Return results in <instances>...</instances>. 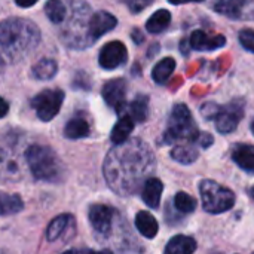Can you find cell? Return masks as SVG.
Masks as SVG:
<instances>
[{
	"instance_id": "1",
	"label": "cell",
	"mask_w": 254,
	"mask_h": 254,
	"mask_svg": "<svg viewBox=\"0 0 254 254\" xmlns=\"http://www.w3.org/2000/svg\"><path fill=\"white\" fill-rule=\"evenodd\" d=\"M103 170L106 182L116 193L132 195L155 170V158L144 141L132 138L109 152Z\"/></svg>"
},
{
	"instance_id": "2",
	"label": "cell",
	"mask_w": 254,
	"mask_h": 254,
	"mask_svg": "<svg viewBox=\"0 0 254 254\" xmlns=\"http://www.w3.org/2000/svg\"><path fill=\"white\" fill-rule=\"evenodd\" d=\"M40 31L28 19L9 18L0 22V60L16 63L39 45Z\"/></svg>"
},
{
	"instance_id": "3",
	"label": "cell",
	"mask_w": 254,
	"mask_h": 254,
	"mask_svg": "<svg viewBox=\"0 0 254 254\" xmlns=\"http://www.w3.org/2000/svg\"><path fill=\"white\" fill-rule=\"evenodd\" d=\"M25 161L30 167L31 174L37 180L55 182L63 173V164L57 153L46 146L33 144L25 152Z\"/></svg>"
},
{
	"instance_id": "4",
	"label": "cell",
	"mask_w": 254,
	"mask_h": 254,
	"mask_svg": "<svg viewBox=\"0 0 254 254\" xmlns=\"http://www.w3.org/2000/svg\"><path fill=\"white\" fill-rule=\"evenodd\" d=\"M199 137V131L196 124L193 122L192 113L185 104L174 106L167 131L164 134V143H176V141H186L195 143Z\"/></svg>"
},
{
	"instance_id": "5",
	"label": "cell",
	"mask_w": 254,
	"mask_h": 254,
	"mask_svg": "<svg viewBox=\"0 0 254 254\" xmlns=\"http://www.w3.org/2000/svg\"><path fill=\"white\" fill-rule=\"evenodd\" d=\"M204 210L211 214H220L231 210L235 204V195L231 189L213 180H202L199 185Z\"/></svg>"
},
{
	"instance_id": "6",
	"label": "cell",
	"mask_w": 254,
	"mask_h": 254,
	"mask_svg": "<svg viewBox=\"0 0 254 254\" xmlns=\"http://www.w3.org/2000/svg\"><path fill=\"white\" fill-rule=\"evenodd\" d=\"M64 101V92L61 89H45L33 98V107L40 121H52Z\"/></svg>"
},
{
	"instance_id": "7",
	"label": "cell",
	"mask_w": 254,
	"mask_h": 254,
	"mask_svg": "<svg viewBox=\"0 0 254 254\" xmlns=\"http://www.w3.org/2000/svg\"><path fill=\"white\" fill-rule=\"evenodd\" d=\"M244 116V101L235 100L226 106H222L214 118L216 128L222 134H229L237 129L240 121Z\"/></svg>"
},
{
	"instance_id": "8",
	"label": "cell",
	"mask_w": 254,
	"mask_h": 254,
	"mask_svg": "<svg viewBox=\"0 0 254 254\" xmlns=\"http://www.w3.org/2000/svg\"><path fill=\"white\" fill-rule=\"evenodd\" d=\"M127 57H128V52H127L125 45L122 42L113 40V42L106 43L101 48L100 55H98V61H100V65L103 68L113 70V68L122 65L127 61Z\"/></svg>"
},
{
	"instance_id": "9",
	"label": "cell",
	"mask_w": 254,
	"mask_h": 254,
	"mask_svg": "<svg viewBox=\"0 0 254 254\" xmlns=\"http://www.w3.org/2000/svg\"><path fill=\"white\" fill-rule=\"evenodd\" d=\"M118 24V19L106 12V10H100L95 12L94 15H91L89 21H88V37L92 42H95L97 39H100L103 34L109 33L110 30H113Z\"/></svg>"
},
{
	"instance_id": "10",
	"label": "cell",
	"mask_w": 254,
	"mask_h": 254,
	"mask_svg": "<svg viewBox=\"0 0 254 254\" xmlns=\"http://www.w3.org/2000/svg\"><path fill=\"white\" fill-rule=\"evenodd\" d=\"M103 98L110 106L115 107L118 113L124 112L125 95H127V83L124 79H113L104 83L103 86Z\"/></svg>"
},
{
	"instance_id": "11",
	"label": "cell",
	"mask_w": 254,
	"mask_h": 254,
	"mask_svg": "<svg viewBox=\"0 0 254 254\" xmlns=\"http://www.w3.org/2000/svg\"><path fill=\"white\" fill-rule=\"evenodd\" d=\"M113 210L103 204H95L89 208V222L98 234H107L112 228Z\"/></svg>"
},
{
	"instance_id": "12",
	"label": "cell",
	"mask_w": 254,
	"mask_h": 254,
	"mask_svg": "<svg viewBox=\"0 0 254 254\" xmlns=\"http://www.w3.org/2000/svg\"><path fill=\"white\" fill-rule=\"evenodd\" d=\"M226 39L222 34L210 36L202 30H196L190 36V46L196 51H216L225 46Z\"/></svg>"
},
{
	"instance_id": "13",
	"label": "cell",
	"mask_w": 254,
	"mask_h": 254,
	"mask_svg": "<svg viewBox=\"0 0 254 254\" xmlns=\"http://www.w3.org/2000/svg\"><path fill=\"white\" fill-rule=\"evenodd\" d=\"M164 190V185L159 179L150 177L144 182L143 185V201L147 207L150 208H158L161 202V195Z\"/></svg>"
},
{
	"instance_id": "14",
	"label": "cell",
	"mask_w": 254,
	"mask_h": 254,
	"mask_svg": "<svg viewBox=\"0 0 254 254\" xmlns=\"http://www.w3.org/2000/svg\"><path fill=\"white\" fill-rule=\"evenodd\" d=\"M232 159L240 168L254 174V146L235 144L232 149Z\"/></svg>"
},
{
	"instance_id": "15",
	"label": "cell",
	"mask_w": 254,
	"mask_h": 254,
	"mask_svg": "<svg viewBox=\"0 0 254 254\" xmlns=\"http://www.w3.org/2000/svg\"><path fill=\"white\" fill-rule=\"evenodd\" d=\"M196 250V243L193 238L186 235H176L170 240L164 254H193Z\"/></svg>"
},
{
	"instance_id": "16",
	"label": "cell",
	"mask_w": 254,
	"mask_h": 254,
	"mask_svg": "<svg viewBox=\"0 0 254 254\" xmlns=\"http://www.w3.org/2000/svg\"><path fill=\"white\" fill-rule=\"evenodd\" d=\"M135 226L138 232L146 238H155L158 234V222L149 211H140L135 216Z\"/></svg>"
},
{
	"instance_id": "17",
	"label": "cell",
	"mask_w": 254,
	"mask_h": 254,
	"mask_svg": "<svg viewBox=\"0 0 254 254\" xmlns=\"http://www.w3.org/2000/svg\"><path fill=\"white\" fill-rule=\"evenodd\" d=\"M132 129H134V121H132V118L129 115H124L118 121V124L113 127L110 138H112V141L115 144H121V143H124V141L128 140V137L131 135Z\"/></svg>"
},
{
	"instance_id": "18",
	"label": "cell",
	"mask_w": 254,
	"mask_h": 254,
	"mask_svg": "<svg viewBox=\"0 0 254 254\" xmlns=\"http://www.w3.org/2000/svg\"><path fill=\"white\" fill-rule=\"evenodd\" d=\"M170 22H171V13L167 9H159L147 19L146 30L152 34H158L167 30Z\"/></svg>"
},
{
	"instance_id": "19",
	"label": "cell",
	"mask_w": 254,
	"mask_h": 254,
	"mask_svg": "<svg viewBox=\"0 0 254 254\" xmlns=\"http://www.w3.org/2000/svg\"><path fill=\"white\" fill-rule=\"evenodd\" d=\"M244 4L246 0H219L214 4L216 12L228 16V18H241L243 16V10H244Z\"/></svg>"
},
{
	"instance_id": "20",
	"label": "cell",
	"mask_w": 254,
	"mask_h": 254,
	"mask_svg": "<svg viewBox=\"0 0 254 254\" xmlns=\"http://www.w3.org/2000/svg\"><path fill=\"white\" fill-rule=\"evenodd\" d=\"M89 134V125L83 118H73L67 122L64 128V135L71 140L83 138Z\"/></svg>"
},
{
	"instance_id": "21",
	"label": "cell",
	"mask_w": 254,
	"mask_h": 254,
	"mask_svg": "<svg viewBox=\"0 0 254 254\" xmlns=\"http://www.w3.org/2000/svg\"><path fill=\"white\" fill-rule=\"evenodd\" d=\"M174 68H176V61H174L173 58L167 57V58L161 60V61L153 67L152 77H153V80H155L156 83L162 85V83H165V82L170 79V76L173 74Z\"/></svg>"
},
{
	"instance_id": "22",
	"label": "cell",
	"mask_w": 254,
	"mask_h": 254,
	"mask_svg": "<svg viewBox=\"0 0 254 254\" xmlns=\"http://www.w3.org/2000/svg\"><path fill=\"white\" fill-rule=\"evenodd\" d=\"M24 208V202L18 195L0 193V216H10L19 213Z\"/></svg>"
},
{
	"instance_id": "23",
	"label": "cell",
	"mask_w": 254,
	"mask_h": 254,
	"mask_svg": "<svg viewBox=\"0 0 254 254\" xmlns=\"http://www.w3.org/2000/svg\"><path fill=\"white\" fill-rule=\"evenodd\" d=\"M70 220H73L70 214H61V216L55 217L49 223V226L46 229V238H48V241H51V243L57 241L63 235V232L65 231V228L68 226Z\"/></svg>"
},
{
	"instance_id": "24",
	"label": "cell",
	"mask_w": 254,
	"mask_h": 254,
	"mask_svg": "<svg viewBox=\"0 0 254 254\" xmlns=\"http://www.w3.org/2000/svg\"><path fill=\"white\" fill-rule=\"evenodd\" d=\"M149 112V98L146 95H137L129 104V116L132 121L144 122Z\"/></svg>"
},
{
	"instance_id": "25",
	"label": "cell",
	"mask_w": 254,
	"mask_h": 254,
	"mask_svg": "<svg viewBox=\"0 0 254 254\" xmlns=\"http://www.w3.org/2000/svg\"><path fill=\"white\" fill-rule=\"evenodd\" d=\"M171 158L180 164H192L198 158V150L190 144H179L171 150Z\"/></svg>"
},
{
	"instance_id": "26",
	"label": "cell",
	"mask_w": 254,
	"mask_h": 254,
	"mask_svg": "<svg viewBox=\"0 0 254 254\" xmlns=\"http://www.w3.org/2000/svg\"><path fill=\"white\" fill-rule=\"evenodd\" d=\"M57 63L54 60L43 58L33 67V74L40 80H48L57 74Z\"/></svg>"
},
{
	"instance_id": "27",
	"label": "cell",
	"mask_w": 254,
	"mask_h": 254,
	"mask_svg": "<svg viewBox=\"0 0 254 254\" xmlns=\"http://www.w3.org/2000/svg\"><path fill=\"white\" fill-rule=\"evenodd\" d=\"M45 12H46V16L54 24H61L67 15L65 6L61 0H48L45 4Z\"/></svg>"
},
{
	"instance_id": "28",
	"label": "cell",
	"mask_w": 254,
	"mask_h": 254,
	"mask_svg": "<svg viewBox=\"0 0 254 254\" xmlns=\"http://www.w3.org/2000/svg\"><path fill=\"white\" fill-rule=\"evenodd\" d=\"M174 205L176 208L180 211V213H193L195 208H196V201L189 195V193H185V192H179L174 198Z\"/></svg>"
},
{
	"instance_id": "29",
	"label": "cell",
	"mask_w": 254,
	"mask_h": 254,
	"mask_svg": "<svg viewBox=\"0 0 254 254\" xmlns=\"http://www.w3.org/2000/svg\"><path fill=\"white\" fill-rule=\"evenodd\" d=\"M240 42L247 51L254 52V30H250V28L241 30L240 31Z\"/></svg>"
},
{
	"instance_id": "30",
	"label": "cell",
	"mask_w": 254,
	"mask_h": 254,
	"mask_svg": "<svg viewBox=\"0 0 254 254\" xmlns=\"http://www.w3.org/2000/svg\"><path fill=\"white\" fill-rule=\"evenodd\" d=\"M153 0H125V3L128 4L129 10L134 12V13H138L141 12L143 9H146L149 4H152Z\"/></svg>"
},
{
	"instance_id": "31",
	"label": "cell",
	"mask_w": 254,
	"mask_h": 254,
	"mask_svg": "<svg viewBox=\"0 0 254 254\" xmlns=\"http://www.w3.org/2000/svg\"><path fill=\"white\" fill-rule=\"evenodd\" d=\"M219 109H220V107H219L217 104L208 103V104H204V106H202L201 113H202V116H204L205 119H214L216 115H217V112H219Z\"/></svg>"
},
{
	"instance_id": "32",
	"label": "cell",
	"mask_w": 254,
	"mask_h": 254,
	"mask_svg": "<svg viewBox=\"0 0 254 254\" xmlns=\"http://www.w3.org/2000/svg\"><path fill=\"white\" fill-rule=\"evenodd\" d=\"M198 141L201 143V146H202V147H208V146H211V144H213V137H211L210 134H199Z\"/></svg>"
},
{
	"instance_id": "33",
	"label": "cell",
	"mask_w": 254,
	"mask_h": 254,
	"mask_svg": "<svg viewBox=\"0 0 254 254\" xmlns=\"http://www.w3.org/2000/svg\"><path fill=\"white\" fill-rule=\"evenodd\" d=\"M7 112H9V104L0 97V118H3V116H6L7 115Z\"/></svg>"
},
{
	"instance_id": "34",
	"label": "cell",
	"mask_w": 254,
	"mask_h": 254,
	"mask_svg": "<svg viewBox=\"0 0 254 254\" xmlns=\"http://www.w3.org/2000/svg\"><path fill=\"white\" fill-rule=\"evenodd\" d=\"M15 1L21 7H30V6H33V4L37 3V0H15Z\"/></svg>"
},
{
	"instance_id": "35",
	"label": "cell",
	"mask_w": 254,
	"mask_h": 254,
	"mask_svg": "<svg viewBox=\"0 0 254 254\" xmlns=\"http://www.w3.org/2000/svg\"><path fill=\"white\" fill-rule=\"evenodd\" d=\"M132 39H134V42H135V43H141V42H143L141 33H140L138 30H134V31H132Z\"/></svg>"
},
{
	"instance_id": "36",
	"label": "cell",
	"mask_w": 254,
	"mask_h": 254,
	"mask_svg": "<svg viewBox=\"0 0 254 254\" xmlns=\"http://www.w3.org/2000/svg\"><path fill=\"white\" fill-rule=\"evenodd\" d=\"M173 4H183V3H195V1H202V0H168Z\"/></svg>"
},
{
	"instance_id": "37",
	"label": "cell",
	"mask_w": 254,
	"mask_h": 254,
	"mask_svg": "<svg viewBox=\"0 0 254 254\" xmlns=\"http://www.w3.org/2000/svg\"><path fill=\"white\" fill-rule=\"evenodd\" d=\"M63 254H88V250H68Z\"/></svg>"
},
{
	"instance_id": "38",
	"label": "cell",
	"mask_w": 254,
	"mask_h": 254,
	"mask_svg": "<svg viewBox=\"0 0 254 254\" xmlns=\"http://www.w3.org/2000/svg\"><path fill=\"white\" fill-rule=\"evenodd\" d=\"M88 254H113L110 250H100V252H89L88 250Z\"/></svg>"
},
{
	"instance_id": "39",
	"label": "cell",
	"mask_w": 254,
	"mask_h": 254,
	"mask_svg": "<svg viewBox=\"0 0 254 254\" xmlns=\"http://www.w3.org/2000/svg\"><path fill=\"white\" fill-rule=\"evenodd\" d=\"M252 131H253V134H254V121H253V124H252Z\"/></svg>"
},
{
	"instance_id": "40",
	"label": "cell",
	"mask_w": 254,
	"mask_h": 254,
	"mask_svg": "<svg viewBox=\"0 0 254 254\" xmlns=\"http://www.w3.org/2000/svg\"><path fill=\"white\" fill-rule=\"evenodd\" d=\"M252 196H253V198H254V188H253V189H252Z\"/></svg>"
},
{
	"instance_id": "41",
	"label": "cell",
	"mask_w": 254,
	"mask_h": 254,
	"mask_svg": "<svg viewBox=\"0 0 254 254\" xmlns=\"http://www.w3.org/2000/svg\"><path fill=\"white\" fill-rule=\"evenodd\" d=\"M253 254H254V253H253Z\"/></svg>"
}]
</instances>
